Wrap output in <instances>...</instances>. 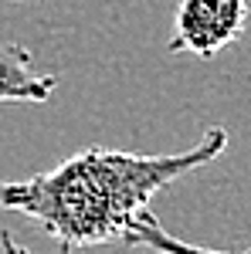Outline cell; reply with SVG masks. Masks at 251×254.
<instances>
[{"label": "cell", "mask_w": 251, "mask_h": 254, "mask_svg": "<svg viewBox=\"0 0 251 254\" xmlns=\"http://www.w3.org/2000/svg\"><path fill=\"white\" fill-rule=\"evenodd\" d=\"M0 254H31V251L24 244H17L10 231H0Z\"/></svg>", "instance_id": "5"}, {"label": "cell", "mask_w": 251, "mask_h": 254, "mask_svg": "<svg viewBox=\"0 0 251 254\" xmlns=\"http://www.w3.org/2000/svg\"><path fill=\"white\" fill-rule=\"evenodd\" d=\"M248 0H180L170 31V55L214 58L245 34Z\"/></svg>", "instance_id": "2"}, {"label": "cell", "mask_w": 251, "mask_h": 254, "mask_svg": "<svg viewBox=\"0 0 251 254\" xmlns=\"http://www.w3.org/2000/svg\"><path fill=\"white\" fill-rule=\"evenodd\" d=\"M228 149V129H207L180 153H126L88 146L58 166L24 180H0V210L38 224L61 254L122 241L129 220L180 176L207 166Z\"/></svg>", "instance_id": "1"}, {"label": "cell", "mask_w": 251, "mask_h": 254, "mask_svg": "<svg viewBox=\"0 0 251 254\" xmlns=\"http://www.w3.org/2000/svg\"><path fill=\"white\" fill-rule=\"evenodd\" d=\"M58 88L55 71H41L20 44H0V102H48Z\"/></svg>", "instance_id": "3"}, {"label": "cell", "mask_w": 251, "mask_h": 254, "mask_svg": "<svg viewBox=\"0 0 251 254\" xmlns=\"http://www.w3.org/2000/svg\"><path fill=\"white\" fill-rule=\"evenodd\" d=\"M122 244L129 248H146L153 254H251L248 251H217V248H200V244H190V241H180L176 234H167L160 217L146 207L129 220L126 234H122Z\"/></svg>", "instance_id": "4"}]
</instances>
